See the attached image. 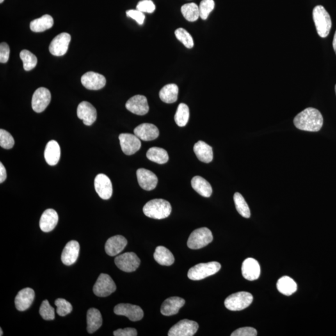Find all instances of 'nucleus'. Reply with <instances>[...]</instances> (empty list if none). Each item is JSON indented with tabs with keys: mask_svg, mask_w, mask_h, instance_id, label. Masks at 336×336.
Here are the masks:
<instances>
[{
	"mask_svg": "<svg viewBox=\"0 0 336 336\" xmlns=\"http://www.w3.org/2000/svg\"><path fill=\"white\" fill-rule=\"evenodd\" d=\"M143 211L148 218L163 219L170 216L172 207L168 201L162 199H155L146 203Z\"/></svg>",
	"mask_w": 336,
	"mask_h": 336,
	"instance_id": "obj_2",
	"label": "nucleus"
},
{
	"mask_svg": "<svg viewBox=\"0 0 336 336\" xmlns=\"http://www.w3.org/2000/svg\"><path fill=\"white\" fill-rule=\"evenodd\" d=\"M55 305L57 306L56 312L61 316H65L72 312V306L65 299L58 298L55 301Z\"/></svg>",
	"mask_w": 336,
	"mask_h": 336,
	"instance_id": "obj_40",
	"label": "nucleus"
},
{
	"mask_svg": "<svg viewBox=\"0 0 336 336\" xmlns=\"http://www.w3.org/2000/svg\"><path fill=\"white\" fill-rule=\"evenodd\" d=\"M127 244V240L125 237L122 235H115L107 240L105 250L107 255L113 257L120 254L124 250Z\"/></svg>",
	"mask_w": 336,
	"mask_h": 336,
	"instance_id": "obj_21",
	"label": "nucleus"
},
{
	"mask_svg": "<svg viewBox=\"0 0 336 336\" xmlns=\"http://www.w3.org/2000/svg\"><path fill=\"white\" fill-rule=\"evenodd\" d=\"M213 241L211 231L206 227L198 228L191 233L187 241V246L189 248L200 249L207 246Z\"/></svg>",
	"mask_w": 336,
	"mask_h": 336,
	"instance_id": "obj_5",
	"label": "nucleus"
},
{
	"mask_svg": "<svg viewBox=\"0 0 336 336\" xmlns=\"http://www.w3.org/2000/svg\"><path fill=\"white\" fill-rule=\"evenodd\" d=\"M51 100V92L47 89L39 88L32 97V108L36 113H41L49 106Z\"/></svg>",
	"mask_w": 336,
	"mask_h": 336,
	"instance_id": "obj_10",
	"label": "nucleus"
},
{
	"mask_svg": "<svg viewBox=\"0 0 336 336\" xmlns=\"http://www.w3.org/2000/svg\"><path fill=\"white\" fill-rule=\"evenodd\" d=\"M215 3L214 0H202L199 6L200 18L203 20L207 19L210 13L214 10Z\"/></svg>",
	"mask_w": 336,
	"mask_h": 336,
	"instance_id": "obj_41",
	"label": "nucleus"
},
{
	"mask_svg": "<svg viewBox=\"0 0 336 336\" xmlns=\"http://www.w3.org/2000/svg\"><path fill=\"white\" fill-rule=\"evenodd\" d=\"M276 287L278 291L286 296L291 295L297 290L296 283L288 276L279 279Z\"/></svg>",
	"mask_w": 336,
	"mask_h": 336,
	"instance_id": "obj_33",
	"label": "nucleus"
},
{
	"mask_svg": "<svg viewBox=\"0 0 336 336\" xmlns=\"http://www.w3.org/2000/svg\"><path fill=\"white\" fill-rule=\"evenodd\" d=\"M113 335L115 336H136L138 335V333H137L135 329L127 328L119 329V330L114 331Z\"/></svg>",
	"mask_w": 336,
	"mask_h": 336,
	"instance_id": "obj_48",
	"label": "nucleus"
},
{
	"mask_svg": "<svg viewBox=\"0 0 336 336\" xmlns=\"http://www.w3.org/2000/svg\"><path fill=\"white\" fill-rule=\"evenodd\" d=\"M221 268V265L219 262L202 263L189 269L187 276L192 280H201L218 273Z\"/></svg>",
	"mask_w": 336,
	"mask_h": 336,
	"instance_id": "obj_4",
	"label": "nucleus"
},
{
	"mask_svg": "<svg viewBox=\"0 0 336 336\" xmlns=\"http://www.w3.org/2000/svg\"><path fill=\"white\" fill-rule=\"evenodd\" d=\"M102 317L99 310L95 308H90L87 313V323L88 331L92 334L99 330L102 325Z\"/></svg>",
	"mask_w": 336,
	"mask_h": 336,
	"instance_id": "obj_28",
	"label": "nucleus"
},
{
	"mask_svg": "<svg viewBox=\"0 0 336 336\" xmlns=\"http://www.w3.org/2000/svg\"><path fill=\"white\" fill-rule=\"evenodd\" d=\"M134 134L143 141H152L159 136V130L152 123H142L134 130Z\"/></svg>",
	"mask_w": 336,
	"mask_h": 336,
	"instance_id": "obj_20",
	"label": "nucleus"
},
{
	"mask_svg": "<svg viewBox=\"0 0 336 336\" xmlns=\"http://www.w3.org/2000/svg\"><path fill=\"white\" fill-rule=\"evenodd\" d=\"M58 221V214L55 210L52 209L45 210L41 217L40 228L44 232H51L56 227Z\"/></svg>",
	"mask_w": 336,
	"mask_h": 336,
	"instance_id": "obj_24",
	"label": "nucleus"
},
{
	"mask_svg": "<svg viewBox=\"0 0 336 336\" xmlns=\"http://www.w3.org/2000/svg\"><path fill=\"white\" fill-rule=\"evenodd\" d=\"M323 117L318 110L312 107L300 112L294 119L297 129L303 131L317 132L323 125Z\"/></svg>",
	"mask_w": 336,
	"mask_h": 336,
	"instance_id": "obj_1",
	"label": "nucleus"
},
{
	"mask_svg": "<svg viewBox=\"0 0 336 336\" xmlns=\"http://www.w3.org/2000/svg\"><path fill=\"white\" fill-rule=\"evenodd\" d=\"M15 145V140L10 133L5 130H0V146L4 149L12 148Z\"/></svg>",
	"mask_w": 336,
	"mask_h": 336,
	"instance_id": "obj_43",
	"label": "nucleus"
},
{
	"mask_svg": "<svg viewBox=\"0 0 336 336\" xmlns=\"http://www.w3.org/2000/svg\"><path fill=\"white\" fill-rule=\"evenodd\" d=\"M10 47L6 43H1L0 45V63H6L10 57Z\"/></svg>",
	"mask_w": 336,
	"mask_h": 336,
	"instance_id": "obj_47",
	"label": "nucleus"
},
{
	"mask_svg": "<svg viewBox=\"0 0 336 336\" xmlns=\"http://www.w3.org/2000/svg\"><path fill=\"white\" fill-rule=\"evenodd\" d=\"M20 58L23 63L24 69L29 71L33 69L38 64V59L35 55L27 50H22L20 54Z\"/></svg>",
	"mask_w": 336,
	"mask_h": 336,
	"instance_id": "obj_38",
	"label": "nucleus"
},
{
	"mask_svg": "<svg viewBox=\"0 0 336 336\" xmlns=\"http://www.w3.org/2000/svg\"><path fill=\"white\" fill-rule=\"evenodd\" d=\"M140 260L135 253L127 252L117 256L115 263L116 267L123 271L131 273L136 270L140 265Z\"/></svg>",
	"mask_w": 336,
	"mask_h": 336,
	"instance_id": "obj_8",
	"label": "nucleus"
},
{
	"mask_svg": "<svg viewBox=\"0 0 336 336\" xmlns=\"http://www.w3.org/2000/svg\"><path fill=\"white\" fill-rule=\"evenodd\" d=\"M313 17L317 34L320 37L326 38L330 34L332 27L330 14L324 6L318 5L313 10Z\"/></svg>",
	"mask_w": 336,
	"mask_h": 336,
	"instance_id": "obj_3",
	"label": "nucleus"
},
{
	"mask_svg": "<svg viewBox=\"0 0 336 336\" xmlns=\"http://www.w3.org/2000/svg\"><path fill=\"white\" fill-rule=\"evenodd\" d=\"M80 251L78 242L71 241L68 242L62 253L61 260L66 265H71L77 261Z\"/></svg>",
	"mask_w": 336,
	"mask_h": 336,
	"instance_id": "obj_22",
	"label": "nucleus"
},
{
	"mask_svg": "<svg viewBox=\"0 0 336 336\" xmlns=\"http://www.w3.org/2000/svg\"><path fill=\"white\" fill-rule=\"evenodd\" d=\"M199 328L198 323L189 319L181 320L169 331V336H193Z\"/></svg>",
	"mask_w": 336,
	"mask_h": 336,
	"instance_id": "obj_9",
	"label": "nucleus"
},
{
	"mask_svg": "<svg viewBox=\"0 0 336 336\" xmlns=\"http://www.w3.org/2000/svg\"><path fill=\"white\" fill-rule=\"evenodd\" d=\"M116 287L115 282L107 274H100L93 288L96 296L107 297L115 292Z\"/></svg>",
	"mask_w": 336,
	"mask_h": 336,
	"instance_id": "obj_7",
	"label": "nucleus"
},
{
	"mask_svg": "<svg viewBox=\"0 0 336 336\" xmlns=\"http://www.w3.org/2000/svg\"><path fill=\"white\" fill-rule=\"evenodd\" d=\"M77 115L79 118L83 120L84 124L90 126L97 120V111L92 104L88 102L80 103L77 110Z\"/></svg>",
	"mask_w": 336,
	"mask_h": 336,
	"instance_id": "obj_18",
	"label": "nucleus"
},
{
	"mask_svg": "<svg viewBox=\"0 0 336 336\" xmlns=\"http://www.w3.org/2000/svg\"><path fill=\"white\" fill-rule=\"evenodd\" d=\"M194 152L201 161L209 163L213 159V150L211 146L202 141H199L194 146Z\"/></svg>",
	"mask_w": 336,
	"mask_h": 336,
	"instance_id": "obj_27",
	"label": "nucleus"
},
{
	"mask_svg": "<svg viewBox=\"0 0 336 336\" xmlns=\"http://www.w3.org/2000/svg\"><path fill=\"white\" fill-rule=\"evenodd\" d=\"M153 256L155 260L161 265L170 266L175 262V257L173 253L163 246H157Z\"/></svg>",
	"mask_w": 336,
	"mask_h": 336,
	"instance_id": "obj_31",
	"label": "nucleus"
},
{
	"mask_svg": "<svg viewBox=\"0 0 336 336\" xmlns=\"http://www.w3.org/2000/svg\"><path fill=\"white\" fill-rule=\"evenodd\" d=\"M191 186L201 196L204 198H209L212 195L211 185L204 178L201 177H194L191 180Z\"/></svg>",
	"mask_w": 336,
	"mask_h": 336,
	"instance_id": "obj_29",
	"label": "nucleus"
},
{
	"mask_svg": "<svg viewBox=\"0 0 336 336\" xmlns=\"http://www.w3.org/2000/svg\"><path fill=\"white\" fill-rule=\"evenodd\" d=\"M335 91H336V85L335 86Z\"/></svg>",
	"mask_w": 336,
	"mask_h": 336,
	"instance_id": "obj_53",
	"label": "nucleus"
},
{
	"mask_svg": "<svg viewBox=\"0 0 336 336\" xmlns=\"http://www.w3.org/2000/svg\"><path fill=\"white\" fill-rule=\"evenodd\" d=\"M181 13L185 19L189 22H194L200 18L199 6L194 3L184 4L181 7Z\"/></svg>",
	"mask_w": 336,
	"mask_h": 336,
	"instance_id": "obj_35",
	"label": "nucleus"
},
{
	"mask_svg": "<svg viewBox=\"0 0 336 336\" xmlns=\"http://www.w3.org/2000/svg\"><path fill=\"white\" fill-rule=\"evenodd\" d=\"M54 25L53 18L49 15L43 16L31 22L30 29L35 33H41L51 28Z\"/></svg>",
	"mask_w": 336,
	"mask_h": 336,
	"instance_id": "obj_32",
	"label": "nucleus"
},
{
	"mask_svg": "<svg viewBox=\"0 0 336 336\" xmlns=\"http://www.w3.org/2000/svg\"><path fill=\"white\" fill-rule=\"evenodd\" d=\"M114 313L116 315L127 317L130 321H138L144 316L143 311L139 306L131 304H118L114 308Z\"/></svg>",
	"mask_w": 336,
	"mask_h": 336,
	"instance_id": "obj_11",
	"label": "nucleus"
},
{
	"mask_svg": "<svg viewBox=\"0 0 336 336\" xmlns=\"http://www.w3.org/2000/svg\"><path fill=\"white\" fill-rule=\"evenodd\" d=\"M232 336H257V331L255 329L250 327H245L235 330L232 333Z\"/></svg>",
	"mask_w": 336,
	"mask_h": 336,
	"instance_id": "obj_45",
	"label": "nucleus"
},
{
	"mask_svg": "<svg viewBox=\"0 0 336 336\" xmlns=\"http://www.w3.org/2000/svg\"><path fill=\"white\" fill-rule=\"evenodd\" d=\"M146 157L150 161L160 164L166 163L169 160L168 152L159 147L150 148L146 153Z\"/></svg>",
	"mask_w": 336,
	"mask_h": 336,
	"instance_id": "obj_34",
	"label": "nucleus"
},
{
	"mask_svg": "<svg viewBox=\"0 0 336 336\" xmlns=\"http://www.w3.org/2000/svg\"><path fill=\"white\" fill-rule=\"evenodd\" d=\"M71 36L67 33H62L56 36L49 45V50L55 56H63L67 52Z\"/></svg>",
	"mask_w": 336,
	"mask_h": 336,
	"instance_id": "obj_12",
	"label": "nucleus"
},
{
	"mask_svg": "<svg viewBox=\"0 0 336 336\" xmlns=\"http://www.w3.org/2000/svg\"><path fill=\"white\" fill-rule=\"evenodd\" d=\"M156 6L152 0H142L136 6V10L143 13H152L154 12Z\"/></svg>",
	"mask_w": 336,
	"mask_h": 336,
	"instance_id": "obj_44",
	"label": "nucleus"
},
{
	"mask_svg": "<svg viewBox=\"0 0 336 336\" xmlns=\"http://www.w3.org/2000/svg\"><path fill=\"white\" fill-rule=\"evenodd\" d=\"M234 200L237 212L244 218L246 219L250 218V209H249L247 203H246L242 194L239 193H235Z\"/></svg>",
	"mask_w": 336,
	"mask_h": 336,
	"instance_id": "obj_37",
	"label": "nucleus"
},
{
	"mask_svg": "<svg viewBox=\"0 0 336 336\" xmlns=\"http://www.w3.org/2000/svg\"><path fill=\"white\" fill-rule=\"evenodd\" d=\"M184 304V299L179 297L174 296L166 299L162 304L161 314L164 316H172L177 314Z\"/></svg>",
	"mask_w": 336,
	"mask_h": 336,
	"instance_id": "obj_25",
	"label": "nucleus"
},
{
	"mask_svg": "<svg viewBox=\"0 0 336 336\" xmlns=\"http://www.w3.org/2000/svg\"><path fill=\"white\" fill-rule=\"evenodd\" d=\"M0 331H1V334H0V336H2L3 335V331H2V329L0 328Z\"/></svg>",
	"mask_w": 336,
	"mask_h": 336,
	"instance_id": "obj_51",
	"label": "nucleus"
},
{
	"mask_svg": "<svg viewBox=\"0 0 336 336\" xmlns=\"http://www.w3.org/2000/svg\"><path fill=\"white\" fill-rule=\"evenodd\" d=\"M333 45L334 50H335L336 54V31L335 32V36H334Z\"/></svg>",
	"mask_w": 336,
	"mask_h": 336,
	"instance_id": "obj_50",
	"label": "nucleus"
},
{
	"mask_svg": "<svg viewBox=\"0 0 336 336\" xmlns=\"http://www.w3.org/2000/svg\"><path fill=\"white\" fill-rule=\"evenodd\" d=\"M34 297H35V292L30 288H26L21 290L18 292L15 299L16 308L20 312L26 311L31 306Z\"/></svg>",
	"mask_w": 336,
	"mask_h": 336,
	"instance_id": "obj_19",
	"label": "nucleus"
},
{
	"mask_svg": "<svg viewBox=\"0 0 336 336\" xmlns=\"http://www.w3.org/2000/svg\"><path fill=\"white\" fill-rule=\"evenodd\" d=\"M126 108L132 113L138 115H144L149 111L148 100L145 96L134 95L126 103Z\"/></svg>",
	"mask_w": 336,
	"mask_h": 336,
	"instance_id": "obj_15",
	"label": "nucleus"
},
{
	"mask_svg": "<svg viewBox=\"0 0 336 336\" xmlns=\"http://www.w3.org/2000/svg\"><path fill=\"white\" fill-rule=\"evenodd\" d=\"M95 189L102 200H109L113 194V187L110 178L104 174H99L95 178Z\"/></svg>",
	"mask_w": 336,
	"mask_h": 336,
	"instance_id": "obj_14",
	"label": "nucleus"
},
{
	"mask_svg": "<svg viewBox=\"0 0 336 336\" xmlns=\"http://www.w3.org/2000/svg\"><path fill=\"white\" fill-rule=\"evenodd\" d=\"M40 314L41 317L45 320L49 321L55 318V310L49 303V301L45 299L41 304L40 308Z\"/></svg>",
	"mask_w": 336,
	"mask_h": 336,
	"instance_id": "obj_42",
	"label": "nucleus"
},
{
	"mask_svg": "<svg viewBox=\"0 0 336 336\" xmlns=\"http://www.w3.org/2000/svg\"><path fill=\"white\" fill-rule=\"evenodd\" d=\"M242 275L246 280H257L260 275V267L258 262L252 258L245 260L242 266Z\"/></svg>",
	"mask_w": 336,
	"mask_h": 336,
	"instance_id": "obj_23",
	"label": "nucleus"
},
{
	"mask_svg": "<svg viewBox=\"0 0 336 336\" xmlns=\"http://www.w3.org/2000/svg\"><path fill=\"white\" fill-rule=\"evenodd\" d=\"M128 17L136 21L138 24L142 25L145 19V16L143 12L138 10H131L127 11Z\"/></svg>",
	"mask_w": 336,
	"mask_h": 336,
	"instance_id": "obj_46",
	"label": "nucleus"
},
{
	"mask_svg": "<svg viewBox=\"0 0 336 336\" xmlns=\"http://www.w3.org/2000/svg\"><path fill=\"white\" fill-rule=\"evenodd\" d=\"M106 82L104 75L94 72H86L81 77L82 85L89 90H100L104 88Z\"/></svg>",
	"mask_w": 336,
	"mask_h": 336,
	"instance_id": "obj_16",
	"label": "nucleus"
},
{
	"mask_svg": "<svg viewBox=\"0 0 336 336\" xmlns=\"http://www.w3.org/2000/svg\"><path fill=\"white\" fill-rule=\"evenodd\" d=\"M61 157V148L58 142L51 140L47 143L45 151V161L50 166H55L58 163Z\"/></svg>",
	"mask_w": 336,
	"mask_h": 336,
	"instance_id": "obj_26",
	"label": "nucleus"
},
{
	"mask_svg": "<svg viewBox=\"0 0 336 336\" xmlns=\"http://www.w3.org/2000/svg\"><path fill=\"white\" fill-rule=\"evenodd\" d=\"M253 296L250 292L241 291L231 294L225 299V306L230 311H241L248 307L253 301Z\"/></svg>",
	"mask_w": 336,
	"mask_h": 336,
	"instance_id": "obj_6",
	"label": "nucleus"
},
{
	"mask_svg": "<svg viewBox=\"0 0 336 336\" xmlns=\"http://www.w3.org/2000/svg\"><path fill=\"white\" fill-rule=\"evenodd\" d=\"M179 88L175 84H168L160 90V99L166 104H173L177 101Z\"/></svg>",
	"mask_w": 336,
	"mask_h": 336,
	"instance_id": "obj_30",
	"label": "nucleus"
},
{
	"mask_svg": "<svg viewBox=\"0 0 336 336\" xmlns=\"http://www.w3.org/2000/svg\"><path fill=\"white\" fill-rule=\"evenodd\" d=\"M119 140L123 152L127 155H132L140 149V139L135 134H122L119 135Z\"/></svg>",
	"mask_w": 336,
	"mask_h": 336,
	"instance_id": "obj_13",
	"label": "nucleus"
},
{
	"mask_svg": "<svg viewBox=\"0 0 336 336\" xmlns=\"http://www.w3.org/2000/svg\"><path fill=\"white\" fill-rule=\"evenodd\" d=\"M3 1H4V0H0V3H3Z\"/></svg>",
	"mask_w": 336,
	"mask_h": 336,
	"instance_id": "obj_52",
	"label": "nucleus"
},
{
	"mask_svg": "<svg viewBox=\"0 0 336 336\" xmlns=\"http://www.w3.org/2000/svg\"><path fill=\"white\" fill-rule=\"evenodd\" d=\"M175 33L178 40L180 41L187 48L191 49L194 47L193 38L186 29L180 27L175 31Z\"/></svg>",
	"mask_w": 336,
	"mask_h": 336,
	"instance_id": "obj_39",
	"label": "nucleus"
},
{
	"mask_svg": "<svg viewBox=\"0 0 336 336\" xmlns=\"http://www.w3.org/2000/svg\"><path fill=\"white\" fill-rule=\"evenodd\" d=\"M189 118V109L186 104L181 103L179 105L176 112L175 120L176 123L180 127H185L188 122Z\"/></svg>",
	"mask_w": 336,
	"mask_h": 336,
	"instance_id": "obj_36",
	"label": "nucleus"
},
{
	"mask_svg": "<svg viewBox=\"0 0 336 336\" xmlns=\"http://www.w3.org/2000/svg\"><path fill=\"white\" fill-rule=\"evenodd\" d=\"M136 176L139 186L145 190L152 191L157 187L158 179L152 171L139 168L136 171Z\"/></svg>",
	"mask_w": 336,
	"mask_h": 336,
	"instance_id": "obj_17",
	"label": "nucleus"
},
{
	"mask_svg": "<svg viewBox=\"0 0 336 336\" xmlns=\"http://www.w3.org/2000/svg\"><path fill=\"white\" fill-rule=\"evenodd\" d=\"M7 174L5 168L2 163H0V183H3L6 180Z\"/></svg>",
	"mask_w": 336,
	"mask_h": 336,
	"instance_id": "obj_49",
	"label": "nucleus"
}]
</instances>
